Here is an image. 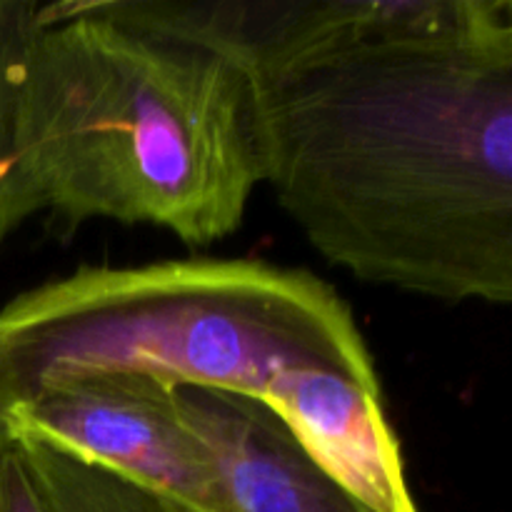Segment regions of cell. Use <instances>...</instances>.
Here are the masks:
<instances>
[{"label": "cell", "mask_w": 512, "mask_h": 512, "mask_svg": "<svg viewBox=\"0 0 512 512\" xmlns=\"http://www.w3.org/2000/svg\"><path fill=\"white\" fill-rule=\"evenodd\" d=\"M250 75L265 183L328 263L510 305V0H355L313 48Z\"/></svg>", "instance_id": "cell-1"}, {"label": "cell", "mask_w": 512, "mask_h": 512, "mask_svg": "<svg viewBox=\"0 0 512 512\" xmlns=\"http://www.w3.org/2000/svg\"><path fill=\"white\" fill-rule=\"evenodd\" d=\"M265 183L258 90L218 45L150 0L40 3L0 180V248L48 213L155 225L210 245L243 225Z\"/></svg>", "instance_id": "cell-2"}, {"label": "cell", "mask_w": 512, "mask_h": 512, "mask_svg": "<svg viewBox=\"0 0 512 512\" xmlns=\"http://www.w3.org/2000/svg\"><path fill=\"white\" fill-rule=\"evenodd\" d=\"M88 370L248 395L283 423L328 375L378 383L333 285L245 258L78 268L0 308V430L50 380Z\"/></svg>", "instance_id": "cell-3"}, {"label": "cell", "mask_w": 512, "mask_h": 512, "mask_svg": "<svg viewBox=\"0 0 512 512\" xmlns=\"http://www.w3.org/2000/svg\"><path fill=\"white\" fill-rule=\"evenodd\" d=\"M3 430L45 440L195 512H230L208 450L180 413L178 385L163 375H63L10 410Z\"/></svg>", "instance_id": "cell-4"}, {"label": "cell", "mask_w": 512, "mask_h": 512, "mask_svg": "<svg viewBox=\"0 0 512 512\" xmlns=\"http://www.w3.org/2000/svg\"><path fill=\"white\" fill-rule=\"evenodd\" d=\"M178 405L218 470L230 512H370L260 400L178 385Z\"/></svg>", "instance_id": "cell-5"}, {"label": "cell", "mask_w": 512, "mask_h": 512, "mask_svg": "<svg viewBox=\"0 0 512 512\" xmlns=\"http://www.w3.org/2000/svg\"><path fill=\"white\" fill-rule=\"evenodd\" d=\"M23 453L48 512H195L135 480L30 435H8Z\"/></svg>", "instance_id": "cell-6"}, {"label": "cell", "mask_w": 512, "mask_h": 512, "mask_svg": "<svg viewBox=\"0 0 512 512\" xmlns=\"http://www.w3.org/2000/svg\"><path fill=\"white\" fill-rule=\"evenodd\" d=\"M35 0H0V165L13 153L15 108L25 53L38 23Z\"/></svg>", "instance_id": "cell-7"}, {"label": "cell", "mask_w": 512, "mask_h": 512, "mask_svg": "<svg viewBox=\"0 0 512 512\" xmlns=\"http://www.w3.org/2000/svg\"><path fill=\"white\" fill-rule=\"evenodd\" d=\"M0 512H48L23 453L10 438L0 448Z\"/></svg>", "instance_id": "cell-8"}, {"label": "cell", "mask_w": 512, "mask_h": 512, "mask_svg": "<svg viewBox=\"0 0 512 512\" xmlns=\"http://www.w3.org/2000/svg\"><path fill=\"white\" fill-rule=\"evenodd\" d=\"M8 165H10V163L0 165V180H3V178H5V173H8Z\"/></svg>", "instance_id": "cell-9"}, {"label": "cell", "mask_w": 512, "mask_h": 512, "mask_svg": "<svg viewBox=\"0 0 512 512\" xmlns=\"http://www.w3.org/2000/svg\"><path fill=\"white\" fill-rule=\"evenodd\" d=\"M5 438H8V435L3 433V430H0V448H3V443H5Z\"/></svg>", "instance_id": "cell-10"}]
</instances>
